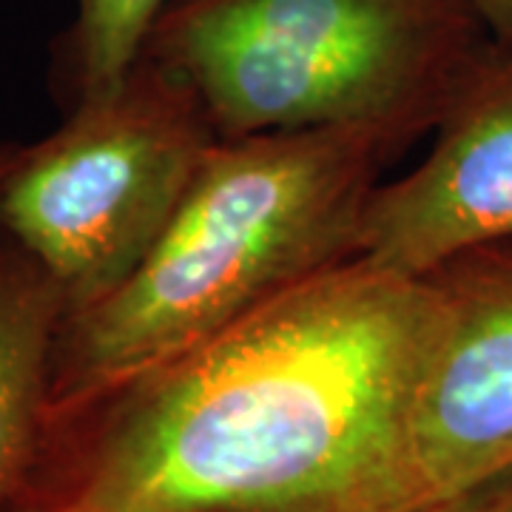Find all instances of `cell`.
Instances as JSON below:
<instances>
[{"label":"cell","mask_w":512,"mask_h":512,"mask_svg":"<svg viewBox=\"0 0 512 512\" xmlns=\"http://www.w3.org/2000/svg\"><path fill=\"white\" fill-rule=\"evenodd\" d=\"M433 311L427 274L339 262L49 416L74 444L20 512H413L404 416Z\"/></svg>","instance_id":"1"},{"label":"cell","mask_w":512,"mask_h":512,"mask_svg":"<svg viewBox=\"0 0 512 512\" xmlns=\"http://www.w3.org/2000/svg\"><path fill=\"white\" fill-rule=\"evenodd\" d=\"M407 143L382 128L220 140L126 282L63 313L49 416L92 402L359 256L367 200Z\"/></svg>","instance_id":"2"},{"label":"cell","mask_w":512,"mask_h":512,"mask_svg":"<svg viewBox=\"0 0 512 512\" xmlns=\"http://www.w3.org/2000/svg\"><path fill=\"white\" fill-rule=\"evenodd\" d=\"M487 35L473 0H171L143 55L220 140L382 128L413 146Z\"/></svg>","instance_id":"3"},{"label":"cell","mask_w":512,"mask_h":512,"mask_svg":"<svg viewBox=\"0 0 512 512\" xmlns=\"http://www.w3.org/2000/svg\"><path fill=\"white\" fill-rule=\"evenodd\" d=\"M217 143L194 92L140 55L117 89L18 148L0 234L52 276L66 313L89 308L151 254Z\"/></svg>","instance_id":"4"},{"label":"cell","mask_w":512,"mask_h":512,"mask_svg":"<svg viewBox=\"0 0 512 512\" xmlns=\"http://www.w3.org/2000/svg\"><path fill=\"white\" fill-rule=\"evenodd\" d=\"M436 293L404 416V481L430 512L512 470V239L427 271Z\"/></svg>","instance_id":"5"},{"label":"cell","mask_w":512,"mask_h":512,"mask_svg":"<svg viewBox=\"0 0 512 512\" xmlns=\"http://www.w3.org/2000/svg\"><path fill=\"white\" fill-rule=\"evenodd\" d=\"M498 239H512V35L490 32L433 128L430 154L370 194L359 256L421 276Z\"/></svg>","instance_id":"6"},{"label":"cell","mask_w":512,"mask_h":512,"mask_svg":"<svg viewBox=\"0 0 512 512\" xmlns=\"http://www.w3.org/2000/svg\"><path fill=\"white\" fill-rule=\"evenodd\" d=\"M63 313L52 276L0 234V512L18 507L43 453Z\"/></svg>","instance_id":"7"},{"label":"cell","mask_w":512,"mask_h":512,"mask_svg":"<svg viewBox=\"0 0 512 512\" xmlns=\"http://www.w3.org/2000/svg\"><path fill=\"white\" fill-rule=\"evenodd\" d=\"M168 3L171 0H77L72 26L57 46V69L72 94V106L123 83Z\"/></svg>","instance_id":"8"},{"label":"cell","mask_w":512,"mask_h":512,"mask_svg":"<svg viewBox=\"0 0 512 512\" xmlns=\"http://www.w3.org/2000/svg\"><path fill=\"white\" fill-rule=\"evenodd\" d=\"M430 512H512V470L481 484L470 493L456 495Z\"/></svg>","instance_id":"9"},{"label":"cell","mask_w":512,"mask_h":512,"mask_svg":"<svg viewBox=\"0 0 512 512\" xmlns=\"http://www.w3.org/2000/svg\"><path fill=\"white\" fill-rule=\"evenodd\" d=\"M478 15L495 35H512V0H473Z\"/></svg>","instance_id":"10"},{"label":"cell","mask_w":512,"mask_h":512,"mask_svg":"<svg viewBox=\"0 0 512 512\" xmlns=\"http://www.w3.org/2000/svg\"><path fill=\"white\" fill-rule=\"evenodd\" d=\"M18 148L20 146H12V143H3V140H0V194H3V185H6V177H9L12 165H15Z\"/></svg>","instance_id":"11"},{"label":"cell","mask_w":512,"mask_h":512,"mask_svg":"<svg viewBox=\"0 0 512 512\" xmlns=\"http://www.w3.org/2000/svg\"><path fill=\"white\" fill-rule=\"evenodd\" d=\"M9 512H20V510H18V507H12V510H9Z\"/></svg>","instance_id":"12"}]
</instances>
